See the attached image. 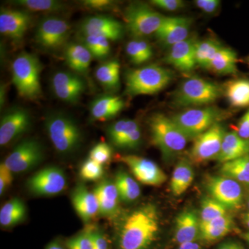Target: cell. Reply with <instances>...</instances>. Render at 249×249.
<instances>
[{
	"label": "cell",
	"mask_w": 249,
	"mask_h": 249,
	"mask_svg": "<svg viewBox=\"0 0 249 249\" xmlns=\"http://www.w3.org/2000/svg\"><path fill=\"white\" fill-rule=\"evenodd\" d=\"M160 231L157 206L147 204L131 211L121 219L116 233L119 249H149Z\"/></svg>",
	"instance_id": "obj_1"
},
{
	"label": "cell",
	"mask_w": 249,
	"mask_h": 249,
	"mask_svg": "<svg viewBox=\"0 0 249 249\" xmlns=\"http://www.w3.org/2000/svg\"><path fill=\"white\" fill-rule=\"evenodd\" d=\"M12 82L22 98L36 101L42 96L40 73L42 63L34 54L22 52L11 65Z\"/></svg>",
	"instance_id": "obj_2"
},
{
	"label": "cell",
	"mask_w": 249,
	"mask_h": 249,
	"mask_svg": "<svg viewBox=\"0 0 249 249\" xmlns=\"http://www.w3.org/2000/svg\"><path fill=\"white\" fill-rule=\"evenodd\" d=\"M148 124L152 142L163 158L169 160L184 150L189 140L172 119L157 113L150 118Z\"/></svg>",
	"instance_id": "obj_3"
},
{
	"label": "cell",
	"mask_w": 249,
	"mask_h": 249,
	"mask_svg": "<svg viewBox=\"0 0 249 249\" xmlns=\"http://www.w3.org/2000/svg\"><path fill=\"white\" fill-rule=\"evenodd\" d=\"M173 73L160 65H151L129 70L125 75V91L129 96L152 95L164 89Z\"/></svg>",
	"instance_id": "obj_4"
},
{
	"label": "cell",
	"mask_w": 249,
	"mask_h": 249,
	"mask_svg": "<svg viewBox=\"0 0 249 249\" xmlns=\"http://www.w3.org/2000/svg\"><path fill=\"white\" fill-rule=\"evenodd\" d=\"M46 130L56 151L68 155L76 151L82 142L81 130L73 119L62 113H53L45 119Z\"/></svg>",
	"instance_id": "obj_5"
},
{
	"label": "cell",
	"mask_w": 249,
	"mask_h": 249,
	"mask_svg": "<svg viewBox=\"0 0 249 249\" xmlns=\"http://www.w3.org/2000/svg\"><path fill=\"white\" fill-rule=\"evenodd\" d=\"M224 90L219 85L193 76L183 82L173 96V104L181 107L204 106L215 102Z\"/></svg>",
	"instance_id": "obj_6"
},
{
	"label": "cell",
	"mask_w": 249,
	"mask_h": 249,
	"mask_svg": "<svg viewBox=\"0 0 249 249\" xmlns=\"http://www.w3.org/2000/svg\"><path fill=\"white\" fill-rule=\"evenodd\" d=\"M228 113L219 108L208 106L192 108L178 113L171 118L188 140H194L214 124L225 119Z\"/></svg>",
	"instance_id": "obj_7"
},
{
	"label": "cell",
	"mask_w": 249,
	"mask_h": 249,
	"mask_svg": "<svg viewBox=\"0 0 249 249\" xmlns=\"http://www.w3.org/2000/svg\"><path fill=\"white\" fill-rule=\"evenodd\" d=\"M124 15L126 27L134 39H142L155 34L165 18V16L142 2L129 4Z\"/></svg>",
	"instance_id": "obj_8"
},
{
	"label": "cell",
	"mask_w": 249,
	"mask_h": 249,
	"mask_svg": "<svg viewBox=\"0 0 249 249\" xmlns=\"http://www.w3.org/2000/svg\"><path fill=\"white\" fill-rule=\"evenodd\" d=\"M70 25L61 18H42L36 30V43L48 51H55L66 45L70 37Z\"/></svg>",
	"instance_id": "obj_9"
},
{
	"label": "cell",
	"mask_w": 249,
	"mask_h": 249,
	"mask_svg": "<svg viewBox=\"0 0 249 249\" xmlns=\"http://www.w3.org/2000/svg\"><path fill=\"white\" fill-rule=\"evenodd\" d=\"M205 185L211 197L227 210H238L242 207L244 193L240 183L219 175L207 177Z\"/></svg>",
	"instance_id": "obj_10"
},
{
	"label": "cell",
	"mask_w": 249,
	"mask_h": 249,
	"mask_svg": "<svg viewBox=\"0 0 249 249\" xmlns=\"http://www.w3.org/2000/svg\"><path fill=\"white\" fill-rule=\"evenodd\" d=\"M43 156L40 142L35 139H25L15 147L3 163L13 173H25L38 165Z\"/></svg>",
	"instance_id": "obj_11"
},
{
	"label": "cell",
	"mask_w": 249,
	"mask_h": 249,
	"mask_svg": "<svg viewBox=\"0 0 249 249\" xmlns=\"http://www.w3.org/2000/svg\"><path fill=\"white\" fill-rule=\"evenodd\" d=\"M226 132L220 123L214 124L211 128L194 139L190 152L192 160L202 163L217 160Z\"/></svg>",
	"instance_id": "obj_12"
},
{
	"label": "cell",
	"mask_w": 249,
	"mask_h": 249,
	"mask_svg": "<svg viewBox=\"0 0 249 249\" xmlns=\"http://www.w3.org/2000/svg\"><path fill=\"white\" fill-rule=\"evenodd\" d=\"M27 186L36 196H56L66 188V175L58 167H47L29 178Z\"/></svg>",
	"instance_id": "obj_13"
},
{
	"label": "cell",
	"mask_w": 249,
	"mask_h": 249,
	"mask_svg": "<svg viewBox=\"0 0 249 249\" xmlns=\"http://www.w3.org/2000/svg\"><path fill=\"white\" fill-rule=\"evenodd\" d=\"M120 160L142 184L159 186L167 181L166 174L153 160L136 155L123 156Z\"/></svg>",
	"instance_id": "obj_14"
},
{
	"label": "cell",
	"mask_w": 249,
	"mask_h": 249,
	"mask_svg": "<svg viewBox=\"0 0 249 249\" xmlns=\"http://www.w3.org/2000/svg\"><path fill=\"white\" fill-rule=\"evenodd\" d=\"M30 113L25 108L14 107L4 113L0 121V145H8L25 133L31 126Z\"/></svg>",
	"instance_id": "obj_15"
},
{
	"label": "cell",
	"mask_w": 249,
	"mask_h": 249,
	"mask_svg": "<svg viewBox=\"0 0 249 249\" xmlns=\"http://www.w3.org/2000/svg\"><path fill=\"white\" fill-rule=\"evenodd\" d=\"M52 88L59 99L75 104L85 92L86 85L85 80L76 73L58 71L52 77Z\"/></svg>",
	"instance_id": "obj_16"
},
{
	"label": "cell",
	"mask_w": 249,
	"mask_h": 249,
	"mask_svg": "<svg viewBox=\"0 0 249 249\" xmlns=\"http://www.w3.org/2000/svg\"><path fill=\"white\" fill-rule=\"evenodd\" d=\"M32 21V15L27 10L1 9L0 32L11 40H21L25 36Z\"/></svg>",
	"instance_id": "obj_17"
},
{
	"label": "cell",
	"mask_w": 249,
	"mask_h": 249,
	"mask_svg": "<svg viewBox=\"0 0 249 249\" xmlns=\"http://www.w3.org/2000/svg\"><path fill=\"white\" fill-rule=\"evenodd\" d=\"M79 31L82 36H100L116 41L122 38L124 29L123 24L114 18L95 16L85 18L80 24Z\"/></svg>",
	"instance_id": "obj_18"
},
{
	"label": "cell",
	"mask_w": 249,
	"mask_h": 249,
	"mask_svg": "<svg viewBox=\"0 0 249 249\" xmlns=\"http://www.w3.org/2000/svg\"><path fill=\"white\" fill-rule=\"evenodd\" d=\"M191 19L184 17H165L155 35L164 45L172 47L189 38Z\"/></svg>",
	"instance_id": "obj_19"
},
{
	"label": "cell",
	"mask_w": 249,
	"mask_h": 249,
	"mask_svg": "<svg viewBox=\"0 0 249 249\" xmlns=\"http://www.w3.org/2000/svg\"><path fill=\"white\" fill-rule=\"evenodd\" d=\"M196 41L194 39L188 38L172 46L165 56V62L176 68L178 71L185 73L193 71L196 65Z\"/></svg>",
	"instance_id": "obj_20"
},
{
	"label": "cell",
	"mask_w": 249,
	"mask_h": 249,
	"mask_svg": "<svg viewBox=\"0 0 249 249\" xmlns=\"http://www.w3.org/2000/svg\"><path fill=\"white\" fill-rule=\"evenodd\" d=\"M93 193L98 200L99 214L113 218L120 213L121 199L114 181L103 180L98 183Z\"/></svg>",
	"instance_id": "obj_21"
},
{
	"label": "cell",
	"mask_w": 249,
	"mask_h": 249,
	"mask_svg": "<svg viewBox=\"0 0 249 249\" xmlns=\"http://www.w3.org/2000/svg\"><path fill=\"white\" fill-rule=\"evenodd\" d=\"M71 199L76 213L83 222H89L99 213L98 200L94 193L82 183L77 185L72 191Z\"/></svg>",
	"instance_id": "obj_22"
},
{
	"label": "cell",
	"mask_w": 249,
	"mask_h": 249,
	"mask_svg": "<svg viewBox=\"0 0 249 249\" xmlns=\"http://www.w3.org/2000/svg\"><path fill=\"white\" fill-rule=\"evenodd\" d=\"M200 235V218L192 210L181 213L175 220V238L178 245L196 242Z\"/></svg>",
	"instance_id": "obj_23"
},
{
	"label": "cell",
	"mask_w": 249,
	"mask_h": 249,
	"mask_svg": "<svg viewBox=\"0 0 249 249\" xmlns=\"http://www.w3.org/2000/svg\"><path fill=\"white\" fill-rule=\"evenodd\" d=\"M124 106V101L119 96L103 95L91 102L90 114L94 120L107 121L117 116Z\"/></svg>",
	"instance_id": "obj_24"
},
{
	"label": "cell",
	"mask_w": 249,
	"mask_h": 249,
	"mask_svg": "<svg viewBox=\"0 0 249 249\" xmlns=\"http://www.w3.org/2000/svg\"><path fill=\"white\" fill-rule=\"evenodd\" d=\"M249 155V140L242 139L236 132H226L217 160L224 163Z\"/></svg>",
	"instance_id": "obj_25"
},
{
	"label": "cell",
	"mask_w": 249,
	"mask_h": 249,
	"mask_svg": "<svg viewBox=\"0 0 249 249\" xmlns=\"http://www.w3.org/2000/svg\"><path fill=\"white\" fill-rule=\"evenodd\" d=\"M234 223L229 214L209 221L200 223L199 237L206 242H214L229 235L233 229Z\"/></svg>",
	"instance_id": "obj_26"
},
{
	"label": "cell",
	"mask_w": 249,
	"mask_h": 249,
	"mask_svg": "<svg viewBox=\"0 0 249 249\" xmlns=\"http://www.w3.org/2000/svg\"><path fill=\"white\" fill-rule=\"evenodd\" d=\"M92 58V55L83 43H71L65 46V61L69 67L76 73H86Z\"/></svg>",
	"instance_id": "obj_27"
},
{
	"label": "cell",
	"mask_w": 249,
	"mask_h": 249,
	"mask_svg": "<svg viewBox=\"0 0 249 249\" xmlns=\"http://www.w3.org/2000/svg\"><path fill=\"white\" fill-rule=\"evenodd\" d=\"M195 178V172L189 162L180 160L175 167L170 181V188L175 196L183 195L189 188Z\"/></svg>",
	"instance_id": "obj_28"
},
{
	"label": "cell",
	"mask_w": 249,
	"mask_h": 249,
	"mask_svg": "<svg viewBox=\"0 0 249 249\" xmlns=\"http://www.w3.org/2000/svg\"><path fill=\"white\" fill-rule=\"evenodd\" d=\"M225 95L232 107H249V80L237 78L226 84Z\"/></svg>",
	"instance_id": "obj_29"
},
{
	"label": "cell",
	"mask_w": 249,
	"mask_h": 249,
	"mask_svg": "<svg viewBox=\"0 0 249 249\" xmlns=\"http://www.w3.org/2000/svg\"><path fill=\"white\" fill-rule=\"evenodd\" d=\"M219 173L249 188V155L222 163Z\"/></svg>",
	"instance_id": "obj_30"
},
{
	"label": "cell",
	"mask_w": 249,
	"mask_h": 249,
	"mask_svg": "<svg viewBox=\"0 0 249 249\" xmlns=\"http://www.w3.org/2000/svg\"><path fill=\"white\" fill-rule=\"evenodd\" d=\"M237 53L232 49L222 47L214 55L208 70L219 75L235 74L237 72Z\"/></svg>",
	"instance_id": "obj_31"
},
{
	"label": "cell",
	"mask_w": 249,
	"mask_h": 249,
	"mask_svg": "<svg viewBox=\"0 0 249 249\" xmlns=\"http://www.w3.org/2000/svg\"><path fill=\"white\" fill-rule=\"evenodd\" d=\"M27 215L25 204L20 199L14 198L6 202L0 210V224L1 227H14L24 220Z\"/></svg>",
	"instance_id": "obj_32"
},
{
	"label": "cell",
	"mask_w": 249,
	"mask_h": 249,
	"mask_svg": "<svg viewBox=\"0 0 249 249\" xmlns=\"http://www.w3.org/2000/svg\"><path fill=\"white\" fill-rule=\"evenodd\" d=\"M139 129L140 127L136 121L123 119L116 121L108 127V137L115 146L124 148V145L131 136Z\"/></svg>",
	"instance_id": "obj_33"
},
{
	"label": "cell",
	"mask_w": 249,
	"mask_h": 249,
	"mask_svg": "<svg viewBox=\"0 0 249 249\" xmlns=\"http://www.w3.org/2000/svg\"><path fill=\"white\" fill-rule=\"evenodd\" d=\"M114 182L121 201L129 203L139 199L141 195L140 186L128 173L119 170L116 174Z\"/></svg>",
	"instance_id": "obj_34"
},
{
	"label": "cell",
	"mask_w": 249,
	"mask_h": 249,
	"mask_svg": "<svg viewBox=\"0 0 249 249\" xmlns=\"http://www.w3.org/2000/svg\"><path fill=\"white\" fill-rule=\"evenodd\" d=\"M120 71L119 62L116 60H109L98 67L95 76L106 89L115 90L120 85Z\"/></svg>",
	"instance_id": "obj_35"
},
{
	"label": "cell",
	"mask_w": 249,
	"mask_h": 249,
	"mask_svg": "<svg viewBox=\"0 0 249 249\" xmlns=\"http://www.w3.org/2000/svg\"><path fill=\"white\" fill-rule=\"evenodd\" d=\"M126 53L132 63L140 65L151 59L153 50L147 41L142 39H134L126 45Z\"/></svg>",
	"instance_id": "obj_36"
},
{
	"label": "cell",
	"mask_w": 249,
	"mask_h": 249,
	"mask_svg": "<svg viewBox=\"0 0 249 249\" xmlns=\"http://www.w3.org/2000/svg\"><path fill=\"white\" fill-rule=\"evenodd\" d=\"M14 4L22 9L33 12L51 13L60 12L65 9V5L61 1L55 0H18Z\"/></svg>",
	"instance_id": "obj_37"
},
{
	"label": "cell",
	"mask_w": 249,
	"mask_h": 249,
	"mask_svg": "<svg viewBox=\"0 0 249 249\" xmlns=\"http://www.w3.org/2000/svg\"><path fill=\"white\" fill-rule=\"evenodd\" d=\"M217 41L207 39L196 42V65L207 69L216 53L222 48Z\"/></svg>",
	"instance_id": "obj_38"
},
{
	"label": "cell",
	"mask_w": 249,
	"mask_h": 249,
	"mask_svg": "<svg viewBox=\"0 0 249 249\" xmlns=\"http://www.w3.org/2000/svg\"><path fill=\"white\" fill-rule=\"evenodd\" d=\"M82 37L83 45L94 58L102 60L110 53V42L106 37L94 36H82Z\"/></svg>",
	"instance_id": "obj_39"
},
{
	"label": "cell",
	"mask_w": 249,
	"mask_h": 249,
	"mask_svg": "<svg viewBox=\"0 0 249 249\" xmlns=\"http://www.w3.org/2000/svg\"><path fill=\"white\" fill-rule=\"evenodd\" d=\"M227 214V209L211 196L204 198L201 204L200 223L213 220Z\"/></svg>",
	"instance_id": "obj_40"
},
{
	"label": "cell",
	"mask_w": 249,
	"mask_h": 249,
	"mask_svg": "<svg viewBox=\"0 0 249 249\" xmlns=\"http://www.w3.org/2000/svg\"><path fill=\"white\" fill-rule=\"evenodd\" d=\"M104 175V169L102 165L88 159L82 164L80 169V176L83 180L95 181L101 179Z\"/></svg>",
	"instance_id": "obj_41"
},
{
	"label": "cell",
	"mask_w": 249,
	"mask_h": 249,
	"mask_svg": "<svg viewBox=\"0 0 249 249\" xmlns=\"http://www.w3.org/2000/svg\"><path fill=\"white\" fill-rule=\"evenodd\" d=\"M93 230L88 229L86 231L67 241L68 249H93Z\"/></svg>",
	"instance_id": "obj_42"
},
{
	"label": "cell",
	"mask_w": 249,
	"mask_h": 249,
	"mask_svg": "<svg viewBox=\"0 0 249 249\" xmlns=\"http://www.w3.org/2000/svg\"><path fill=\"white\" fill-rule=\"evenodd\" d=\"M111 156V147L106 142H99L96 144L89 152V159L102 165L109 161Z\"/></svg>",
	"instance_id": "obj_43"
},
{
	"label": "cell",
	"mask_w": 249,
	"mask_h": 249,
	"mask_svg": "<svg viewBox=\"0 0 249 249\" xmlns=\"http://www.w3.org/2000/svg\"><path fill=\"white\" fill-rule=\"evenodd\" d=\"M150 2L156 7L167 11H177L182 9L185 6L181 0H152Z\"/></svg>",
	"instance_id": "obj_44"
},
{
	"label": "cell",
	"mask_w": 249,
	"mask_h": 249,
	"mask_svg": "<svg viewBox=\"0 0 249 249\" xmlns=\"http://www.w3.org/2000/svg\"><path fill=\"white\" fill-rule=\"evenodd\" d=\"M12 172L5 165L4 163L0 165V195L2 196L8 187L12 183L14 177Z\"/></svg>",
	"instance_id": "obj_45"
},
{
	"label": "cell",
	"mask_w": 249,
	"mask_h": 249,
	"mask_svg": "<svg viewBox=\"0 0 249 249\" xmlns=\"http://www.w3.org/2000/svg\"><path fill=\"white\" fill-rule=\"evenodd\" d=\"M85 8L94 11H106L114 6V1L110 0H85L83 1Z\"/></svg>",
	"instance_id": "obj_46"
},
{
	"label": "cell",
	"mask_w": 249,
	"mask_h": 249,
	"mask_svg": "<svg viewBox=\"0 0 249 249\" xmlns=\"http://www.w3.org/2000/svg\"><path fill=\"white\" fill-rule=\"evenodd\" d=\"M221 1L219 0H196V6L205 14H212L219 9Z\"/></svg>",
	"instance_id": "obj_47"
},
{
	"label": "cell",
	"mask_w": 249,
	"mask_h": 249,
	"mask_svg": "<svg viewBox=\"0 0 249 249\" xmlns=\"http://www.w3.org/2000/svg\"><path fill=\"white\" fill-rule=\"evenodd\" d=\"M236 132L242 139L249 140V109L239 121Z\"/></svg>",
	"instance_id": "obj_48"
},
{
	"label": "cell",
	"mask_w": 249,
	"mask_h": 249,
	"mask_svg": "<svg viewBox=\"0 0 249 249\" xmlns=\"http://www.w3.org/2000/svg\"><path fill=\"white\" fill-rule=\"evenodd\" d=\"M93 249H109L107 239L102 232L93 230Z\"/></svg>",
	"instance_id": "obj_49"
},
{
	"label": "cell",
	"mask_w": 249,
	"mask_h": 249,
	"mask_svg": "<svg viewBox=\"0 0 249 249\" xmlns=\"http://www.w3.org/2000/svg\"><path fill=\"white\" fill-rule=\"evenodd\" d=\"M219 249H243L242 246L237 242L229 241V242L223 243L219 247Z\"/></svg>",
	"instance_id": "obj_50"
},
{
	"label": "cell",
	"mask_w": 249,
	"mask_h": 249,
	"mask_svg": "<svg viewBox=\"0 0 249 249\" xmlns=\"http://www.w3.org/2000/svg\"><path fill=\"white\" fill-rule=\"evenodd\" d=\"M178 249H202L200 245L196 242H186L179 245Z\"/></svg>",
	"instance_id": "obj_51"
},
{
	"label": "cell",
	"mask_w": 249,
	"mask_h": 249,
	"mask_svg": "<svg viewBox=\"0 0 249 249\" xmlns=\"http://www.w3.org/2000/svg\"><path fill=\"white\" fill-rule=\"evenodd\" d=\"M45 249H65L64 247H62L61 243H60L59 241H53V242H51L50 244L48 246H47V248Z\"/></svg>",
	"instance_id": "obj_52"
},
{
	"label": "cell",
	"mask_w": 249,
	"mask_h": 249,
	"mask_svg": "<svg viewBox=\"0 0 249 249\" xmlns=\"http://www.w3.org/2000/svg\"><path fill=\"white\" fill-rule=\"evenodd\" d=\"M242 222L249 229V211L242 214Z\"/></svg>",
	"instance_id": "obj_53"
},
{
	"label": "cell",
	"mask_w": 249,
	"mask_h": 249,
	"mask_svg": "<svg viewBox=\"0 0 249 249\" xmlns=\"http://www.w3.org/2000/svg\"><path fill=\"white\" fill-rule=\"evenodd\" d=\"M5 89L4 85H1V92H0V103H1V107H2V105H4V99H5Z\"/></svg>",
	"instance_id": "obj_54"
},
{
	"label": "cell",
	"mask_w": 249,
	"mask_h": 249,
	"mask_svg": "<svg viewBox=\"0 0 249 249\" xmlns=\"http://www.w3.org/2000/svg\"><path fill=\"white\" fill-rule=\"evenodd\" d=\"M243 237L245 238V240L249 243V232H246V233L244 234Z\"/></svg>",
	"instance_id": "obj_55"
},
{
	"label": "cell",
	"mask_w": 249,
	"mask_h": 249,
	"mask_svg": "<svg viewBox=\"0 0 249 249\" xmlns=\"http://www.w3.org/2000/svg\"><path fill=\"white\" fill-rule=\"evenodd\" d=\"M247 61H248V64L249 65V57L248 59H247Z\"/></svg>",
	"instance_id": "obj_56"
},
{
	"label": "cell",
	"mask_w": 249,
	"mask_h": 249,
	"mask_svg": "<svg viewBox=\"0 0 249 249\" xmlns=\"http://www.w3.org/2000/svg\"><path fill=\"white\" fill-rule=\"evenodd\" d=\"M248 205H249V201H248Z\"/></svg>",
	"instance_id": "obj_57"
},
{
	"label": "cell",
	"mask_w": 249,
	"mask_h": 249,
	"mask_svg": "<svg viewBox=\"0 0 249 249\" xmlns=\"http://www.w3.org/2000/svg\"></svg>",
	"instance_id": "obj_58"
}]
</instances>
